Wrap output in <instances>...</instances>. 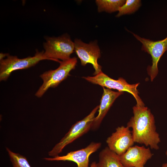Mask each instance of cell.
<instances>
[{
  "mask_svg": "<svg viewBox=\"0 0 167 167\" xmlns=\"http://www.w3.org/2000/svg\"><path fill=\"white\" fill-rule=\"evenodd\" d=\"M133 116L127 126L132 129L135 143L158 150L161 139L156 131L154 116L150 110L147 107L136 105L133 108Z\"/></svg>",
  "mask_w": 167,
  "mask_h": 167,
  "instance_id": "6da1fadb",
  "label": "cell"
},
{
  "mask_svg": "<svg viewBox=\"0 0 167 167\" xmlns=\"http://www.w3.org/2000/svg\"><path fill=\"white\" fill-rule=\"evenodd\" d=\"M77 63L76 58L73 57L60 62L59 66L54 70L45 71L40 77L43 83L35 95L41 97L50 88H55L70 75V72L75 68Z\"/></svg>",
  "mask_w": 167,
  "mask_h": 167,
  "instance_id": "7a4b0ae2",
  "label": "cell"
},
{
  "mask_svg": "<svg viewBox=\"0 0 167 167\" xmlns=\"http://www.w3.org/2000/svg\"><path fill=\"white\" fill-rule=\"evenodd\" d=\"M43 44L44 54L49 60L60 62L70 58L74 50V43L68 35L65 34L58 37L46 38Z\"/></svg>",
  "mask_w": 167,
  "mask_h": 167,
  "instance_id": "3957f363",
  "label": "cell"
},
{
  "mask_svg": "<svg viewBox=\"0 0 167 167\" xmlns=\"http://www.w3.org/2000/svg\"><path fill=\"white\" fill-rule=\"evenodd\" d=\"M99 107V105L96 106L88 115L72 125L59 142L49 152V155L53 157L58 156L67 145L87 133L91 129L92 122L95 118V114Z\"/></svg>",
  "mask_w": 167,
  "mask_h": 167,
  "instance_id": "277c9868",
  "label": "cell"
},
{
  "mask_svg": "<svg viewBox=\"0 0 167 167\" xmlns=\"http://www.w3.org/2000/svg\"><path fill=\"white\" fill-rule=\"evenodd\" d=\"M83 78L93 84H98L107 88L116 89L119 92H126L135 98L136 105L144 106V104L139 96L137 88L139 83L134 84H128L123 78L120 77L115 80L109 77L102 71L93 76L83 77Z\"/></svg>",
  "mask_w": 167,
  "mask_h": 167,
  "instance_id": "5b68a950",
  "label": "cell"
},
{
  "mask_svg": "<svg viewBox=\"0 0 167 167\" xmlns=\"http://www.w3.org/2000/svg\"><path fill=\"white\" fill-rule=\"evenodd\" d=\"M44 60H49L45 56L44 51L36 50L33 56L23 58L9 54L6 58L0 60V80H6L14 71L28 68Z\"/></svg>",
  "mask_w": 167,
  "mask_h": 167,
  "instance_id": "8992f818",
  "label": "cell"
},
{
  "mask_svg": "<svg viewBox=\"0 0 167 167\" xmlns=\"http://www.w3.org/2000/svg\"><path fill=\"white\" fill-rule=\"evenodd\" d=\"M135 37L142 44V49L151 56L152 64L147 68V71L152 81L158 72V63L161 56L167 50V36L164 39L153 41L142 38L134 33Z\"/></svg>",
  "mask_w": 167,
  "mask_h": 167,
  "instance_id": "52a82bcc",
  "label": "cell"
},
{
  "mask_svg": "<svg viewBox=\"0 0 167 167\" xmlns=\"http://www.w3.org/2000/svg\"><path fill=\"white\" fill-rule=\"evenodd\" d=\"M74 43V50L80 60L81 65L85 66L87 63L91 64L95 70L93 74L95 75L101 71V67L97 62L101 57V50L97 42L95 41L86 43L76 39Z\"/></svg>",
  "mask_w": 167,
  "mask_h": 167,
  "instance_id": "ba28073f",
  "label": "cell"
},
{
  "mask_svg": "<svg viewBox=\"0 0 167 167\" xmlns=\"http://www.w3.org/2000/svg\"><path fill=\"white\" fill-rule=\"evenodd\" d=\"M108 147L120 156L133 146L134 141L131 131L127 126L118 127L116 131L106 140Z\"/></svg>",
  "mask_w": 167,
  "mask_h": 167,
  "instance_id": "9c48e42d",
  "label": "cell"
},
{
  "mask_svg": "<svg viewBox=\"0 0 167 167\" xmlns=\"http://www.w3.org/2000/svg\"><path fill=\"white\" fill-rule=\"evenodd\" d=\"M153 155L149 148L135 145L130 148L119 158L125 167H144Z\"/></svg>",
  "mask_w": 167,
  "mask_h": 167,
  "instance_id": "30bf717a",
  "label": "cell"
},
{
  "mask_svg": "<svg viewBox=\"0 0 167 167\" xmlns=\"http://www.w3.org/2000/svg\"><path fill=\"white\" fill-rule=\"evenodd\" d=\"M101 143L92 142L86 148L71 151L66 155L52 158H44L48 161H69L76 163L77 167H89V158L91 154L96 152L101 147Z\"/></svg>",
  "mask_w": 167,
  "mask_h": 167,
  "instance_id": "8fae6325",
  "label": "cell"
},
{
  "mask_svg": "<svg viewBox=\"0 0 167 167\" xmlns=\"http://www.w3.org/2000/svg\"><path fill=\"white\" fill-rule=\"evenodd\" d=\"M103 88V92L99 105L98 114L92 122L91 127L92 130L98 128L115 100L123 93L122 92H115L104 87Z\"/></svg>",
  "mask_w": 167,
  "mask_h": 167,
  "instance_id": "7c38bea8",
  "label": "cell"
},
{
  "mask_svg": "<svg viewBox=\"0 0 167 167\" xmlns=\"http://www.w3.org/2000/svg\"><path fill=\"white\" fill-rule=\"evenodd\" d=\"M97 167H125L120 161L119 156L105 148L100 153Z\"/></svg>",
  "mask_w": 167,
  "mask_h": 167,
  "instance_id": "4fadbf2b",
  "label": "cell"
},
{
  "mask_svg": "<svg viewBox=\"0 0 167 167\" xmlns=\"http://www.w3.org/2000/svg\"><path fill=\"white\" fill-rule=\"evenodd\" d=\"M125 0H96L98 11L111 13L118 11L119 8L126 2Z\"/></svg>",
  "mask_w": 167,
  "mask_h": 167,
  "instance_id": "5bb4252c",
  "label": "cell"
},
{
  "mask_svg": "<svg viewBox=\"0 0 167 167\" xmlns=\"http://www.w3.org/2000/svg\"><path fill=\"white\" fill-rule=\"evenodd\" d=\"M141 5L139 0H127L125 3L118 10V12L116 15L119 17L123 15L132 13L137 11Z\"/></svg>",
  "mask_w": 167,
  "mask_h": 167,
  "instance_id": "9a60e30c",
  "label": "cell"
},
{
  "mask_svg": "<svg viewBox=\"0 0 167 167\" xmlns=\"http://www.w3.org/2000/svg\"><path fill=\"white\" fill-rule=\"evenodd\" d=\"M13 167H31L27 158L18 153L11 151L9 148H6Z\"/></svg>",
  "mask_w": 167,
  "mask_h": 167,
  "instance_id": "2e32d148",
  "label": "cell"
},
{
  "mask_svg": "<svg viewBox=\"0 0 167 167\" xmlns=\"http://www.w3.org/2000/svg\"><path fill=\"white\" fill-rule=\"evenodd\" d=\"M9 54L8 53H2L0 54V60L4 59L6 57H7V56Z\"/></svg>",
  "mask_w": 167,
  "mask_h": 167,
  "instance_id": "e0dca14e",
  "label": "cell"
},
{
  "mask_svg": "<svg viewBox=\"0 0 167 167\" xmlns=\"http://www.w3.org/2000/svg\"><path fill=\"white\" fill-rule=\"evenodd\" d=\"M90 167H97L96 163L95 162H92Z\"/></svg>",
  "mask_w": 167,
  "mask_h": 167,
  "instance_id": "ac0fdd59",
  "label": "cell"
},
{
  "mask_svg": "<svg viewBox=\"0 0 167 167\" xmlns=\"http://www.w3.org/2000/svg\"><path fill=\"white\" fill-rule=\"evenodd\" d=\"M162 167H167V163L163 164Z\"/></svg>",
  "mask_w": 167,
  "mask_h": 167,
  "instance_id": "d6986e66",
  "label": "cell"
},
{
  "mask_svg": "<svg viewBox=\"0 0 167 167\" xmlns=\"http://www.w3.org/2000/svg\"><path fill=\"white\" fill-rule=\"evenodd\" d=\"M165 154L167 156V150H166V152H165Z\"/></svg>",
  "mask_w": 167,
  "mask_h": 167,
  "instance_id": "ffe728a7",
  "label": "cell"
}]
</instances>
